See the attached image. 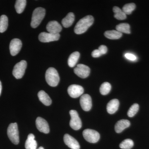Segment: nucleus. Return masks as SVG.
<instances>
[{
  "mask_svg": "<svg viewBox=\"0 0 149 149\" xmlns=\"http://www.w3.org/2000/svg\"><path fill=\"white\" fill-rule=\"evenodd\" d=\"M94 21V17L91 15H87L81 19L74 27V33L77 35H80L85 33L93 24Z\"/></svg>",
  "mask_w": 149,
  "mask_h": 149,
  "instance_id": "nucleus-1",
  "label": "nucleus"
},
{
  "mask_svg": "<svg viewBox=\"0 0 149 149\" xmlns=\"http://www.w3.org/2000/svg\"><path fill=\"white\" fill-rule=\"evenodd\" d=\"M45 79L48 85L52 87H56L58 85L60 77L56 70L54 68H48L46 71Z\"/></svg>",
  "mask_w": 149,
  "mask_h": 149,
  "instance_id": "nucleus-2",
  "label": "nucleus"
},
{
  "mask_svg": "<svg viewBox=\"0 0 149 149\" xmlns=\"http://www.w3.org/2000/svg\"><path fill=\"white\" fill-rule=\"evenodd\" d=\"M46 14V10L42 8L39 7L35 9L32 13L31 27L35 28L40 25Z\"/></svg>",
  "mask_w": 149,
  "mask_h": 149,
  "instance_id": "nucleus-3",
  "label": "nucleus"
},
{
  "mask_svg": "<svg viewBox=\"0 0 149 149\" xmlns=\"http://www.w3.org/2000/svg\"><path fill=\"white\" fill-rule=\"evenodd\" d=\"M7 134L10 141L15 145L19 143V136L17 124L16 123H10L7 129Z\"/></svg>",
  "mask_w": 149,
  "mask_h": 149,
  "instance_id": "nucleus-4",
  "label": "nucleus"
},
{
  "mask_svg": "<svg viewBox=\"0 0 149 149\" xmlns=\"http://www.w3.org/2000/svg\"><path fill=\"white\" fill-rule=\"evenodd\" d=\"M27 66V62L24 60L21 61L17 63L13 71V76L17 79L22 78L25 73Z\"/></svg>",
  "mask_w": 149,
  "mask_h": 149,
  "instance_id": "nucleus-5",
  "label": "nucleus"
},
{
  "mask_svg": "<svg viewBox=\"0 0 149 149\" xmlns=\"http://www.w3.org/2000/svg\"><path fill=\"white\" fill-rule=\"evenodd\" d=\"M69 113L71 116L70 125L73 130H79L82 127V123L78 113L76 111L72 110L70 111Z\"/></svg>",
  "mask_w": 149,
  "mask_h": 149,
  "instance_id": "nucleus-6",
  "label": "nucleus"
},
{
  "mask_svg": "<svg viewBox=\"0 0 149 149\" xmlns=\"http://www.w3.org/2000/svg\"><path fill=\"white\" fill-rule=\"evenodd\" d=\"M83 136L86 141L90 143H97L100 139V135L98 132L92 129H85L83 131Z\"/></svg>",
  "mask_w": 149,
  "mask_h": 149,
  "instance_id": "nucleus-7",
  "label": "nucleus"
},
{
  "mask_svg": "<svg viewBox=\"0 0 149 149\" xmlns=\"http://www.w3.org/2000/svg\"><path fill=\"white\" fill-rule=\"evenodd\" d=\"M60 35L59 34H54L43 32L39 35V40L42 42H49L53 41H58L59 39Z\"/></svg>",
  "mask_w": 149,
  "mask_h": 149,
  "instance_id": "nucleus-8",
  "label": "nucleus"
},
{
  "mask_svg": "<svg viewBox=\"0 0 149 149\" xmlns=\"http://www.w3.org/2000/svg\"><path fill=\"white\" fill-rule=\"evenodd\" d=\"M74 73L78 77L82 78H85L90 74L91 70L89 67L83 64L77 65V67L74 68Z\"/></svg>",
  "mask_w": 149,
  "mask_h": 149,
  "instance_id": "nucleus-9",
  "label": "nucleus"
},
{
  "mask_svg": "<svg viewBox=\"0 0 149 149\" xmlns=\"http://www.w3.org/2000/svg\"><path fill=\"white\" fill-rule=\"evenodd\" d=\"M68 92L70 97L76 98L83 95L84 93V89L80 85H72L68 87Z\"/></svg>",
  "mask_w": 149,
  "mask_h": 149,
  "instance_id": "nucleus-10",
  "label": "nucleus"
},
{
  "mask_svg": "<svg viewBox=\"0 0 149 149\" xmlns=\"http://www.w3.org/2000/svg\"><path fill=\"white\" fill-rule=\"evenodd\" d=\"M22 47V43L21 40L17 38L12 40L9 46L11 55L15 56L21 50Z\"/></svg>",
  "mask_w": 149,
  "mask_h": 149,
  "instance_id": "nucleus-11",
  "label": "nucleus"
},
{
  "mask_svg": "<svg viewBox=\"0 0 149 149\" xmlns=\"http://www.w3.org/2000/svg\"><path fill=\"white\" fill-rule=\"evenodd\" d=\"M80 104L82 109L88 111L91 109L92 107V99L88 94H84L81 96L80 99Z\"/></svg>",
  "mask_w": 149,
  "mask_h": 149,
  "instance_id": "nucleus-12",
  "label": "nucleus"
},
{
  "mask_svg": "<svg viewBox=\"0 0 149 149\" xmlns=\"http://www.w3.org/2000/svg\"><path fill=\"white\" fill-rule=\"evenodd\" d=\"M36 125L39 131L44 133L49 132V127L47 122L45 119L40 117L37 118L36 120Z\"/></svg>",
  "mask_w": 149,
  "mask_h": 149,
  "instance_id": "nucleus-13",
  "label": "nucleus"
},
{
  "mask_svg": "<svg viewBox=\"0 0 149 149\" xmlns=\"http://www.w3.org/2000/svg\"><path fill=\"white\" fill-rule=\"evenodd\" d=\"M63 140L65 145L71 149H80V146L76 139L69 134L64 135Z\"/></svg>",
  "mask_w": 149,
  "mask_h": 149,
  "instance_id": "nucleus-14",
  "label": "nucleus"
},
{
  "mask_svg": "<svg viewBox=\"0 0 149 149\" xmlns=\"http://www.w3.org/2000/svg\"><path fill=\"white\" fill-rule=\"evenodd\" d=\"M46 28L48 32L54 34H59L62 29L61 24L56 21H50L47 24Z\"/></svg>",
  "mask_w": 149,
  "mask_h": 149,
  "instance_id": "nucleus-15",
  "label": "nucleus"
},
{
  "mask_svg": "<svg viewBox=\"0 0 149 149\" xmlns=\"http://www.w3.org/2000/svg\"><path fill=\"white\" fill-rule=\"evenodd\" d=\"M119 106V101L117 99H113L109 102L107 107V111L109 114L114 113L118 109Z\"/></svg>",
  "mask_w": 149,
  "mask_h": 149,
  "instance_id": "nucleus-16",
  "label": "nucleus"
},
{
  "mask_svg": "<svg viewBox=\"0 0 149 149\" xmlns=\"http://www.w3.org/2000/svg\"><path fill=\"white\" fill-rule=\"evenodd\" d=\"M130 124V121L128 120L122 119L118 120L115 125V130L117 133H121L125 128L129 127Z\"/></svg>",
  "mask_w": 149,
  "mask_h": 149,
  "instance_id": "nucleus-17",
  "label": "nucleus"
},
{
  "mask_svg": "<svg viewBox=\"0 0 149 149\" xmlns=\"http://www.w3.org/2000/svg\"><path fill=\"white\" fill-rule=\"evenodd\" d=\"M35 136L33 134H29L25 142V148L26 149H37V141L35 139Z\"/></svg>",
  "mask_w": 149,
  "mask_h": 149,
  "instance_id": "nucleus-18",
  "label": "nucleus"
},
{
  "mask_svg": "<svg viewBox=\"0 0 149 149\" xmlns=\"http://www.w3.org/2000/svg\"><path fill=\"white\" fill-rule=\"evenodd\" d=\"M38 96L39 100L45 105L48 106L52 104V100L45 91H40L38 93Z\"/></svg>",
  "mask_w": 149,
  "mask_h": 149,
  "instance_id": "nucleus-19",
  "label": "nucleus"
},
{
  "mask_svg": "<svg viewBox=\"0 0 149 149\" xmlns=\"http://www.w3.org/2000/svg\"><path fill=\"white\" fill-rule=\"evenodd\" d=\"M74 20V15L72 13H69L62 20V24L63 27L68 28L70 27Z\"/></svg>",
  "mask_w": 149,
  "mask_h": 149,
  "instance_id": "nucleus-20",
  "label": "nucleus"
},
{
  "mask_svg": "<svg viewBox=\"0 0 149 149\" xmlns=\"http://www.w3.org/2000/svg\"><path fill=\"white\" fill-rule=\"evenodd\" d=\"M104 36L110 40H118L122 37V33L117 30H109L104 32Z\"/></svg>",
  "mask_w": 149,
  "mask_h": 149,
  "instance_id": "nucleus-21",
  "label": "nucleus"
},
{
  "mask_svg": "<svg viewBox=\"0 0 149 149\" xmlns=\"http://www.w3.org/2000/svg\"><path fill=\"white\" fill-rule=\"evenodd\" d=\"M80 54L78 52H75L71 54L70 56L68 61V65L71 68L75 66L80 58Z\"/></svg>",
  "mask_w": 149,
  "mask_h": 149,
  "instance_id": "nucleus-22",
  "label": "nucleus"
},
{
  "mask_svg": "<svg viewBox=\"0 0 149 149\" xmlns=\"http://www.w3.org/2000/svg\"><path fill=\"white\" fill-rule=\"evenodd\" d=\"M113 10L114 13V17L116 19L123 20L126 19V15L118 7L114 6L113 8Z\"/></svg>",
  "mask_w": 149,
  "mask_h": 149,
  "instance_id": "nucleus-23",
  "label": "nucleus"
},
{
  "mask_svg": "<svg viewBox=\"0 0 149 149\" xmlns=\"http://www.w3.org/2000/svg\"><path fill=\"white\" fill-rule=\"evenodd\" d=\"M27 1L25 0H17L15 2V10L17 13L20 14L23 12L26 7Z\"/></svg>",
  "mask_w": 149,
  "mask_h": 149,
  "instance_id": "nucleus-24",
  "label": "nucleus"
},
{
  "mask_svg": "<svg viewBox=\"0 0 149 149\" xmlns=\"http://www.w3.org/2000/svg\"><path fill=\"white\" fill-rule=\"evenodd\" d=\"M116 30L121 33L130 34V25L128 23H120V24H118L117 26H116Z\"/></svg>",
  "mask_w": 149,
  "mask_h": 149,
  "instance_id": "nucleus-25",
  "label": "nucleus"
},
{
  "mask_svg": "<svg viewBox=\"0 0 149 149\" xmlns=\"http://www.w3.org/2000/svg\"><path fill=\"white\" fill-rule=\"evenodd\" d=\"M8 18L6 15H2L0 17V32H5L8 27Z\"/></svg>",
  "mask_w": 149,
  "mask_h": 149,
  "instance_id": "nucleus-26",
  "label": "nucleus"
},
{
  "mask_svg": "<svg viewBox=\"0 0 149 149\" xmlns=\"http://www.w3.org/2000/svg\"><path fill=\"white\" fill-rule=\"evenodd\" d=\"M111 88V85L109 83L104 82L102 84L100 88V92L102 95H105L109 93Z\"/></svg>",
  "mask_w": 149,
  "mask_h": 149,
  "instance_id": "nucleus-27",
  "label": "nucleus"
},
{
  "mask_svg": "<svg viewBox=\"0 0 149 149\" xmlns=\"http://www.w3.org/2000/svg\"><path fill=\"white\" fill-rule=\"evenodd\" d=\"M134 146V143L132 140L130 139H125L120 143L119 147L123 149H130Z\"/></svg>",
  "mask_w": 149,
  "mask_h": 149,
  "instance_id": "nucleus-28",
  "label": "nucleus"
},
{
  "mask_svg": "<svg viewBox=\"0 0 149 149\" xmlns=\"http://www.w3.org/2000/svg\"><path fill=\"white\" fill-rule=\"evenodd\" d=\"M136 4L134 3L126 4L123 6L122 11L126 15H130L136 8Z\"/></svg>",
  "mask_w": 149,
  "mask_h": 149,
  "instance_id": "nucleus-29",
  "label": "nucleus"
},
{
  "mask_svg": "<svg viewBox=\"0 0 149 149\" xmlns=\"http://www.w3.org/2000/svg\"><path fill=\"white\" fill-rule=\"evenodd\" d=\"M139 105L138 104H134L131 106L128 112V116L129 117H133L139 111Z\"/></svg>",
  "mask_w": 149,
  "mask_h": 149,
  "instance_id": "nucleus-30",
  "label": "nucleus"
},
{
  "mask_svg": "<svg viewBox=\"0 0 149 149\" xmlns=\"http://www.w3.org/2000/svg\"><path fill=\"white\" fill-rule=\"evenodd\" d=\"M98 50L102 55L105 54L107 52V48L106 46L102 45L99 47Z\"/></svg>",
  "mask_w": 149,
  "mask_h": 149,
  "instance_id": "nucleus-31",
  "label": "nucleus"
},
{
  "mask_svg": "<svg viewBox=\"0 0 149 149\" xmlns=\"http://www.w3.org/2000/svg\"><path fill=\"white\" fill-rule=\"evenodd\" d=\"M125 56L126 58L130 60L133 61L136 60V59H137L136 56L133 54L127 53L125 54Z\"/></svg>",
  "mask_w": 149,
  "mask_h": 149,
  "instance_id": "nucleus-32",
  "label": "nucleus"
},
{
  "mask_svg": "<svg viewBox=\"0 0 149 149\" xmlns=\"http://www.w3.org/2000/svg\"><path fill=\"white\" fill-rule=\"evenodd\" d=\"M102 54L98 49L95 50L92 52V56L94 58H98L102 56Z\"/></svg>",
  "mask_w": 149,
  "mask_h": 149,
  "instance_id": "nucleus-33",
  "label": "nucleus"
},
{
  "mask_svg": "<svg viewBox=\"0 0 149 149\" xmlns=\"http://www.w3.org/2000/svg\"><path fill=\"white\" fill-rule=\"evenodd\" d=\"M2 89V84L1 83V81H0V95H1V93Z\"/></svg>",
  "mask_w": 149,
  "mask_h": 149,
  "instance_id": "nucleus-34",
  "label": "nucleus"
},
{
  "mask_svg": "<svg viewBox=\"0 0 149 149\" xmlns=\"http://www.w3.org/2000/svg\"><path fill=\"white\" fill-rule=\"evenodd\" d=\"M38 149H44V148L42 147H40Z\"/></svg>",
  "mask_w": 149,
  "mask_h": 149,
  "instance_id": "nucleus-35",
  "label": "nucleus"
}]
</instances>
